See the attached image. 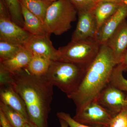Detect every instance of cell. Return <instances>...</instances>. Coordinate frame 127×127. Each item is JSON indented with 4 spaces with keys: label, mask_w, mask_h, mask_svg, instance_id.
<instances>
[{
    "label": "cell",
    "mask_w": 127,
    "mask_h": 127,
    "mask_svg": "<svg viewBox=\"0 0 127 127\" xmlns=\"http://www.w3.org/2000/svg\"><path fill=\"white\" fill-rule=\"evenodd\" d=\"M61 127H68L67 124L63 119H59Z\"/></svg>",
    "instance_id": "f546056e"
},
{
    "label": "cell",
    "mask_w": 127,
    "mask_h": 127,
    "mask_svg": "<svg viewBox=\"0 0 127 127\" xmlns=\"http://www.w3.org/2000/svg\"><path fill=\"white\" fill-rule=\"evenodd\" d=\"M30 35L11 18H0V41L23 46Z\"/></svg>",
    "instance_id": "30bf717a"
},
{
    "label": "cell",
    "mask_w": 127,
    "mask_h": 127,
    "mask_svg": "<svg viewBox=\"0 0 127 127\" xmlns=\"http://www.w3.org/2000/svg\"><path fill=\"white\" fill-rule=\"evenodd\" d=\"M124 71L120 64H117L114 69L110 83L122 91L127 92V80L123 74Z\"/></svg>",
    "instance_id": "44dd1931"
},
{
    "label": "cell",
    "mask_w": 127,
    "mask_h": 127,
    "mask_svg": "<svg viewBox=\"0 0 127 127\" xmlns=\"http://www.w3.org/2000/svg\"><path fill=\"white\" fill-rule=\"evenodd\" d=\"M0 18H11L9 10L4 0H0Z\"/></svg>",
    "instance_id": "484cf974"
},
{
    "label": "cell",
    "mask_w": 127,
    "mask_h": 127,
    "mask_svg": "<svg viewBox=\"0 0 127 127\" xmlns=\"http://www.w3.org/2000/svg\"><path fill=\"white\" fill-rule=\"evenodd\" d=\"M6 83L11 84L23 99L29 121L37 127H48L53 86L43 77L31 75L25 69L9 72Z\"/></svg>",
    "instance_id": "6da1fadb"
},
{
    "label": "cell",
    "mask_w": 127,
    "mask_h": 127,
    "mask_svg": "<svg viewBox=\"0 0 127 127\" xmlns=\"http://www.w3.org/2000/svg\"><path fill=\"white\" fill-rule=\"evenodd\" d=\"M96 101L113 117L127 106V96L123 91L110 83L102 91Z\"/></svg>",
    "instance_id": "52a82bcc"
},
{
    "label": "cell",
    "mask_w": 127,
    "mask_h": 127,
    "mask_svg": "<svg viewBox=\"0 0 127 127\" xmlns=\"http://www.w3.org/2000/svg\"><path fill=\"white\" fill-rule=\"evenodd\" d=\"M78 15V21L71 41L96 39L98 29L93 11L80 12Z\"/></svg>",
    "instance_id": "9c48e42d"
},
{
    "label": "cell",
    "mask_w": 127,
    "mask_h": 127,
    "mask_svg": "<svg viewBox=\"0 0 127 127\" xmlns=\"http://www.w3.org/2000/svg\"><path fill=\"white\" fill-rule=\"evenodd\" d=\"M0 101L21 114L27 121H29L25 102L17 92L9 83L0 84Z\"/></svg>",
    "instance_id": "4fadbf2b"
},
{
    "label": "cell",
    "mask_w": 127,
    "mask_h": 127,
    "mask_svg": "<svg viewBox=\"0 0 127 127\" xmlns=\"http://www.w3.org/2000/svg\"><path fill=\"white\" fill-rule=\"evenodd\" d=\"M105 44L110 48L117 64H119L127 49V21L125 20Z\"/></svg>",
    "instance_id": "7c38bea8"
},
{
    "label": "cell",
    "mask_w": 127,
    "mask_h": 127,
    "mask_svg": "<svg viewBox=\"0 0 127 127\" xmlns=\"http://www.w3.org/2000/svg\"><path fill=\"white\" fill-rule=\"evenodd\" d=\"M77 10L70 0L53 1L48 9L44 26L48 34L60 35L71 27V23L76 20Z\"/></svg>",
    "instance_id": "277c9868"
},
{
    "label": "cell",
    "mask_w": 127,
    "mask_h": 127,
    "mask_svg": "<svg viewBox=\"0 0 127 127\" xmlns=\"http://www.w3.org/2000/svg\"><path fill=\"white\" fill-rule=\"evenodd\" d=\"M0 124L1 127H12L0 110Z\"/></svg>",
    "instance_id": "4316f807"
},
{
    "label": "cell",
    "mask_w": 127,
    "mask_h": 127,
    "mask_svg": "<svg viewBox=\"0 0 127 127\" xmlns=\"http://www.w3.org/2000/svg\"><path fill=\"white\" fill-rule=\"evenodd\" d=\"M21 4L24 20L23 29L31 35L49 34L46 31L44 24L41 21L30 12L21 3Z\"/></svg>",
    "instance_id": "9a60e30c"
},
{
    "label": "cell",
    "mask_w": 127,
    "mask_h": 127,
    "mask_svg": "<svg viewBox=\"0 0 127 127\" xmlns=\"http://www.w3.org/2000/svg\"><path fill=\"white\" fill-rule=\"evenodd\" d=\"M123 2L125 4L127 5V0H123Z\"/></svg>",
    "instance_id": "1f68e13d"
},
{
    "label": "cell",
    "mask_w": 127,
    "mask_h": 127,
    "mask_svg": "<svg viewBox=\"0 0 127 127\" xmlns=\"http://www.w3.org/2000/svg\"><path fill=\"white\" fill-rule=\"evenodd\" d=\"M50 34L30 35L23 46L33 55L47 58L51 61L60 59L59 51L53 45L50 39Z\"/></svg>",
    "instance_id": "ba28073f"
},
{
    "label": "cell",
    "mask_w": 127,
    "mask_h": 127,
    "mask_svg": "<svg viewBox=\"0 0 127 127\" xmlns=\"http://www.w3.org/2000/svg\"><path fill=\"white\" fill-rule=\"evenodd\" d=\"M101 45L96 39L71 41L58 49L59 60L75 64L87 69L97 56Z\"/></svg>",
    "instance_id": "5b68a950"
},
{
    "label": "cell",
    "mask_w": 127,
    "mask_h": 127,
    "mask_svg": "<svg viewBox=\"0 0 127 127\" xmlns=\"http://www.w3.org/2000/svg\"><path fill=\"white\" fill-rule=\"evenodd\" d=\"M113 117L96 101L76 110L73 118L78 122L93 127H109Z\"/></svg>",
    "instance_id": "8992f818"
},
{
    "label": "cell",
    "mask_w": 127,
    "mask_h": 127,
    "mask_svg": "<svg viewBox=\"0 0 127 127\" xmlns=\"http://www.w3.org/2000/svg\"><path fill=\"white\" fill-rule=\"evenodd\" d=\"M22 46L5 41H0V62L14 56Z\"/></svg>",
    "instance_id": "7402d4cb"
},
{
    "label": "cell",
    "mask_w": 127,
    "mask_h": 127,
    "mask_svg": "<svg viewBox=\"0 0 127 127\" xmlns=\"http://www.w3.org/2000/svg\"><path fill=\"white\" fill-rule=\"evenodd\" d=\"M4 1L9 10L12 20L23 28L24 20L19 0H4Z\"/></svg>",
    "instance_id": "ffe728a7"
},
{
    "label": "cell",
    "mask_w": 127,
    "mask_h": 127,
    "mask_svg": "<svg viewBox=\"0 0 127 127\" xmlns=\"http://www.w3.org/2000/svg\"><path fill=\"white\" fill-rule=\"evenodd\" d=\"M24 127H37L30 121H27L25 124Z\"/></svg>",
    "instance_id": "4dcf8cb0"
},
{
    "label": "cell",
    "mask_w": 127,
    "mask_h": 127,
    "mask_svg": "<svg viewBox=\"0 0 127 127\" xmlns=\"http://www.w3.org/2000/svg\"><path fill=\"white\" fill-rule=\"evenodd\" d=\"M123 0H99V1H107L114 2V3H118V4H122L123 3Z\"/></svg>",
    "instance_id": "f1b7e54d"
},
{
    "label": "cell",
    "mask_w": 127,
    "mask_h": 127,
    "mask_svg": "<svg viewBox=\"0 0 127 127\" xmlns=\"http://www.w3.org/2000/svg\"><path fill=\"white\" fill-rule=\"evenodd\" d=\"M86 69L75 64L60 60L52 61L43 77L68 97L78 87Z\"/></svg>",
    "instance_id": "3957f363"
},
{
    "label": "cell",
    "mask_w": 127,
    "mask_h": 127,
    "mask_svg": "<svg viewBox=\"0 0 127 127\" xmlns=\"http://www.w3.org/2000/svg\"><path fill=\"white\" fill-rule=\"evenodd\" d=\"M57 116L58 118L65 121L69 127H91L81 123L72 118L70 114L64 112L57 113Z\"/></svg>",
    "instance_id": "d4e9b609"
},
{
    "label": "cell",
    "mask_w": 127,
    "mask_h": 127,
    "mask_svg": "<svg viewBox=\"0 0 127 127\" xmlns=\"http://www.w3.org/2000/svg\"><path fill=\"white\" fill-rule=\"evenodd\" d=\"M42 0L48 1H54L57 0Z\"/></svg>",
    "instance_id": "d6a6232c"
},
{
    "label": "cell",
    "mask_w": 127,
    "mask_h": 127,
    "mask_svg": "<svg viewBox=\"0 0 127 127\" xmlns=\"http://www.w3.org/2000/svg\"><path fill=\"white\" fill-rule=\"evenodd\" d=\"M109 127H127V106L113 118Z\"/></svg>",
    "instance_id": "cb8c5ba5"
},
{
    "label": "cell",
    "mask_w": 127,
    "mask_h": 127,
    "mask_svg": "<svg viewBox=\"0 0 127 127\" xmlns=\"http://www.w3.org/2000/svg\"><path fill=\"white\" fill-rule=\"evenodd\" d=\"M77 10L80 12L92 11L99 0H70Z\"/></svg>",
    "instance_id": "603a6c76"
},
{
    "label": "cell",
    "mask_w": 127,
    "mask_h": 127,
    "mask_svg": "<svg viewBox=\"0 0 127 127\" xmlns=\"http://www.w3.org/2000/svg\"><path fill=\"white\" fill-rule=\"evenodd\" d=\"M51 61L45 57L33 55L30 63L25 70L33 76L43 77L47 72Z\"/></svg>",
    "instance_id": "e0dca14e"
},
{
    "label": "cell",
    "mask_w": 127,
    "mask_h": 127,
    "mask_svg": "<svg viewBox=\"0 0 127 127\" xmlns=\"http://www.w3.org/2000/svg\"><path fill=\"white\" fill-rule=\"evenodd\" d=\"M0 110L12 127H24L28 121L21 114L1 101Z\"/></svg>",
    "instance_id": "d6986e66"
},
{
    "label": "cell",
    "mask_w": 127,
    "mask_h": 127,
    "mask_svg": "<svg viewBox=\"0 0 127 127\" xmlns=\"http://www.w3.org/2000/svg\"><path fill=\"white\" fill-rule=\"evenodd\" d=\"M32 14L37 17L43 23L48 9L53 1L42 0H19Z\"/></svg>",
    "instance_id": "ac0fdd59"
},
{
    "label": "cell",
    "mask_w": 127,
    "mask_h": 127,
    "mask_svg": "<svg viewBox=\"0 0 127 127\" xmlns=\"http://www.w3.org/2000/svg\"><path fill=\"white\" fill-rule=\"evenodd\" d=\"M122 4L107 1L98 2L93 11L97 23L98 30L102 24L117 11Z\"/></svg>",
    "instance_id": "2e32d148"
},
{
    "label": "cell",
    "mask_w": 127,
    "mask_h": 127,
    "mask_svg": "<svg viewBox=\"0 0 127 127\" xmlns=\"http://www.w3.org/2000/svg\"><path fill=\"white\" fill-rule=\"evenodd\" d=\"M124 70H127V49L123 56L120 63Z\"/></svg>",
    "instance_id": "83f0119b"
},
{
    "label": "cell",
    "mask_w": 127,
    "mask_h": 127,
    "mask_svg": "<svg viewBox=\"0 0 127 127\" xmlns=\"http://www.w3.org/2000/svg\"><path fill=\"white\" fill-rule=\"evenodd\" d=\"M117 64L110 48L106 44H101L97 56L86 70L78 87L68 97L73 101L76 110L96 101L110 83Z\"/></svg>",
    "instance_id": "7a4b0ae2"
},
{
    "label": "cell",
    "mask_w": 127,
    "mask_h": 127,
    "mask_svg": "<svg viewBox=\"0 0 127 127\" xmlns=\"http://www.w3.org/2000/svg\"><path fill=\"white\" fill-rule=\"evenodd\" d=\"M32 56V52L22 46L14 56L0 62V66L10 73L20 71L27 67Z\"/></svg>",
    "instance_id": "5bb4252c"
},
{
    "label": "cell",
    "mask_w": 127,
    "mask_h": 127,
    "mask_svg": "<svg viewBox=\"0 0 127 127\" xmlns=\"http://www.w3.org/2000/svg\"><path fill=\"white\" fill-rule=\"evenodd\" d=\"M127 17V5L123 3L98 31L96 39L101 44H105L110 36Z\"/></svg>",
    "instance_id": "8fae6325"
}]
</instances>
